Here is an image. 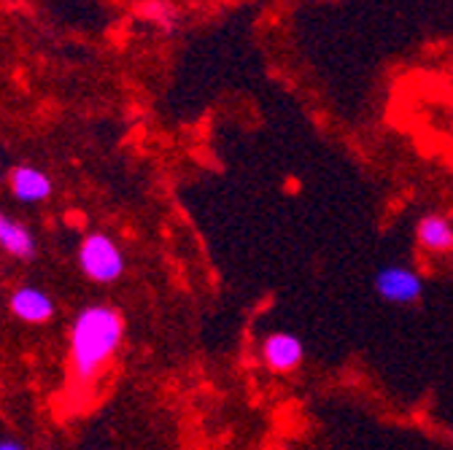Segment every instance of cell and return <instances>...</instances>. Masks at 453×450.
<instances>
[{
  "label": "cell",
  "mask_w": 453,
  "mask_h": 450,
  "mask_svg": "<svg viewBox=\"0 0 453 450\" xmlns=\"http://www.w3.org/2000/svg\"><path fill=\"white\" fill-rule=\"evenodd\" d=\"M125 316L111 305H87L71 326V372L76 383H92L119 354Z\"/></svg>",
  "instance_id": "1"
},
{
  "label": "cell",
  "mask_w": 453,
  "mask_h": 450,
  "mask_svg": "<svg viewBox=\"0 0 453 450\" xmlns=\"http://www.w3.org/2000/svg\"><path fill=\"white\" fill-rule=\"evenodd\" d=\"M79 267L92 284L108 286L125 275V254L111 235L89 233L79 246Z\"/></svg>",
  "instance_id": "2"
},
{
  "label": "cell",
  "mask_w": 453,
  "mask_h": 450,
  "mask_svg": "<svg viewBox=\"0 0 453 450\" xmlns=\"http://www.w3.org/2000/svg\"><path fill=\"white\" fill-rule=\"evenodd\" d=\"M424 275L411 264H383L372 278V292L388 305H416L424 297Z\"/></svg>",
  "instance_id": "3"
},
{
  "label": "cell",
  "mask_w": 453,
  "mask_h": 450,
  "mask_svg": "<svg viewBox=\"0 0 453 450\" xmlns=\"http://www.w3.org/2000/svg\"><path fill=\"white\" fill-rule=\"evenodd\" d=\"M259 359L267 372L273 375H289L303 367L305 362V343L297 332L275 329L262 337L259 343Z\"/></svg>",
  "instance_id": "4"
},
{
  "label": "cell",
  "mask_w": 453,
  "mask_h": 450,
  "mask_svg": "<svg viewBox=\"0 0 453 450\" xmlns=\"http://www.w3.org/2000/svg\"><path fill=\"white\" fill-rule=\"evenodd\" d=\"M416 243L424 254L445 256L453 254V218L442 210H429L416 221Z\"/></svg>",
  "instance_id": "5"
},
{
  "label": "cell",
  "mask_w": 453,
  "mask_h": 450,
  "mask_svg": "<svg viewBox=\"0 0 453 450\" xmlns=\"http://www.w3.org/2000/svg\"><path fill=\"white\" fill-rule=\"evenodd\" d=\"M9 308L25 324H46V321L54 318V310H57L51 294L38 289V286H19V289H14L12 300H9Z\"/></svg>",
  "instance_id": "6"
},
{
  "label": "cell",
  "mask_w": 453,
  "mask_h": 450,
  "mask_svg": "<svg viewBox=\"0 0 453 450\" xmlns=\"http://www.w3.org/2000/svg\"><path fill=\"white\" fill-rule=\"evenodd\" d=\"M51 179L41 171V167L33 164H19L12 171V194L25 202V205H35L51 197Z\"/></svg>",
  "instance_id": "7"
},
{
  "label": "cell",
  "mask_w": 453,
  "mask_h": 450,
  "mask_svg": "<svg viewBox=\"0 0 453 450\" xmlns=\"http://www.w3.org/2000/svg\"><path fill=\"white\" fill-rule=\"evenodd\" d=\"M0 248H4L9 256L25 259V262L35 259V254H38L35 235L25 227L22 221L12 218L4 210H0Z\"/></svg>",
  "instance_id": "8"
},
{
  "label": "cell",
  "mask_w": 453,
  "mask_h": 450,
  "mask_svg": "<svg viewBox=\"0 0 453 450\" xmlns=\"http://www.w3.org/2000/svg\"><path fill=\"white\" fill-rule=\"evenodd\" d=\"M141 19L151 22L165 33H173L181 22V11L170 0H146V4H141Z\"/></svg>",
  "instance_id": "9"
},
{
  "label": "cell",
  "mask_w": 453,
  "mask_h": 450,
  "mask_svg": "<svg viewBox=\"0 0 453 450\" xmlns=\"http://www.w3.org/2000/svg\"><path fill=\"white\" fill-rule=\"evenodd\" d=\"M0 450H27V445L14 437H0Z\"/></svg>",
  "instance_id": "10"
},
{
  "label": "cell",
  "mask_w": 453,
  "mask_h": 450,
  "mask_svg": "<svg viewBox=\"0 0 453 450\" xmlns=\"http://www.w3.org/2000/svg\"><path fill=\"white\" fill-rule=\"evenodd\" d=\"M450 445H453V431H450Z\"/></svg>",
  "instance_id": "11"
}]
</instances>
